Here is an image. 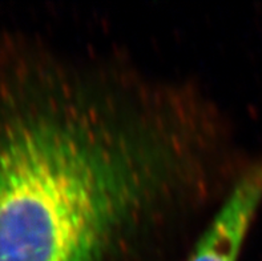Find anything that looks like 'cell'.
<instances>
[{"instance_id":"1","label":"cell","mask_w":262,"mask_h":261,"mask_svg":"<svg viewBox=\"0 0 262 261\" xmlns=\"http://www.w3.org/2000/svg\"><path fill=\"white\" fill-rule=\"evenodd\" d=\"M86 102L0 86V261H108L170 152Z\"/></svg>"},{"instance_id":"2","label":"cell","mask_w":262,"mask_h":261,"mask_svg":"<svg viewBox=\"0 0 262 261\" xmlns=\"http://www.w3.org/2000/svg\"><path fill=\"white\" fill-rule=\"evenodd\" d=\"M262 202V163L234 184L189 261H238L245 237Z\"/></svg>"}]
</instances>
